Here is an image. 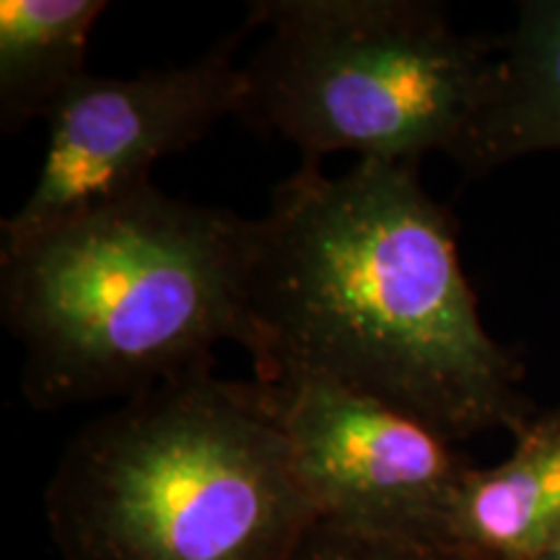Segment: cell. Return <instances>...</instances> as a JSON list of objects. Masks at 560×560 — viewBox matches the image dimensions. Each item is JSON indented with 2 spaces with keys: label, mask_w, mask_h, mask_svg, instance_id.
<instances>
[{
  "label": "cell",
  "mask_w": 560,
  "mask_h": 560,
  "mask_svg": "<svg viewBox=\"0 0 560 560\" xmlns=\"http://www.w3.org/2000/svg\"><path fill=\"white\" fill-rule=\"evenodd\" d=\"M268 37L242 117L319 164L335 151L410 164L454 156L493 75L499 39L467 37L423 0H262Z\"/></svg>",
  "instance_id": "cell-4"
},
{
  "label": "cell",
  "mask_w": 560,
  "mask_h": 560,
  "mask_svg": "<svg viewBox=\"0 0 560 560\" xmlns=\"http://www.w3.org/2000/svg\"><path fill=\"white\" fill-rule=\"evenodd\" d=\"M560 537V408L537 412L493 467L472 465L436 540L482 560H532Z\"/></svg>",
  "instance_id": "cell-7"
},
{
  "label": "cell",
  "mask_w": 560,
  "mask_h": 560,
  "mask_svg": "<svg viewBox=\"0 0 560 560\" xmlns=\"http://www.w3.org/2000/svg\"><path fill=\"white\" fill-rule=\"evenodd\" d=\"M291 560H482L454 545L317 522Z\"/></svg>",
  "instance_id": "cell-10"
},
{
  "label": "cell",
  "mask_w": 560,
  "mask_h": 560,
  "mask_svg": "<svg viewBox=\"0 0 560 560\" xmlns=\"http://www.w3.org/2000/svg\"><path fill=\"white\" fill-rule=\"evenodd\" d=\"M45 514L62 560H291L317 524L257 384L210 371L89 420Z\"/></svg>",
  "instance_id": "cell-3"
},
{
  "label": "cell",
  "mask_w": 560,
  "mask_h": 560,
  "mask_svg": "<svg viewBox=\"0 0 560 560\" xmlns=\"http://www.w3.org/2000/svg\"><path fill=\"white\" fill-rule=\"evenodd\" d=\"M252 221L149 185L0 247V312L37 410L136 397L247 346Z\"/></svg>",
  "instance_id": "cell-2"
},
{
  "label": "cell",
  "mask_w": 560,
  "mask_h": 560,
  "mask_svg": "<svg viewBox=\"0 0 560 560\" xmlns=\"http://www.w3.org/2000/svg\"><path fill=\"white\" fill-rule=\"evenodd\" d=\"M532 560H560V537L552 545H548L542 552H537Z\"/></svg>",
  "instance_id": "cell-11"
},
{
  "label": "cell",
  "mask_w": 560,
  "mask_h": 560,
  "mask_svg": "<svg viewBox=\"0 0 560 560\" xmlns=\"http://www.w3.org/2000/svg\"><path fill=\"white\" fill-rule=\"evenodd\" d=\"M255 384L317 522L436 540L441 514L472 467L454 441L338 384Z\"/></svg>",
  "instance_id": "cell-6"
},
{
  "label": "cell",
  "mask_w": 560,
  "mask_h": 560,
  "mask_svg": "<svg viewBox=\"0 0 560 560\" xmlns=\"http://www.w3.org/2000/svg\"><path fill=\"white\" fill-rule=\"evenodd\" d=\"M236 42L132 79L83 73L45 117L37 185L0 223V247L143 190L156 161L190 149L223 117H242L247 73L234 62Z\"/></svg>",
  "instance_id": "cell-5"
},
{
  "label": "cell",
  "mask_w": 560,
  "mask_h": 560,
  "mask_svg": "<svg viewBox=\"0 0 560 560\" xmlns=\"http://www.w3.org/2000/svg\"><path fill=\"white\" fill-rule=\"evenodd\" d=\"M560 151V0H527L499 39L482 104L454 161L470 177Z\"/></svg>",
  "instance_id": "cell-8"
},
{
  "label": "cell",
  "mask_w": 560,
  "mask_h": 560,
  "mask_svg": "<svg viewBox=\"0 0 560 560\" xmlns=\"http://www.w3.org/2000/svg\"><path fill=\"white\" fill-rule=\"evenodd\" d=\"M104 0H3L0 3V125L19 132L47 117L86 73L89 37Z\"/></svg>",
  "instance_id": "cell-9"
},
{
  "label": "cell",
  "mask_w": 560,
  "mask_h": 560,
  "mask_svg": "<svg viewBox=\"0 0 560 560\" xmlns=\"http://www.w3.org/2000/svg\"><path fill=\"white\" fill-rule=\"evenodd\" d=\"M244 314L257 382L338 384L454 444L520 436L537 416L522 361L482 325L452 213L418 166L359 159L327 177L301 164L252 219Z\"/></svg>",
  "instance_id": "cell-1"
}]
</instances>
